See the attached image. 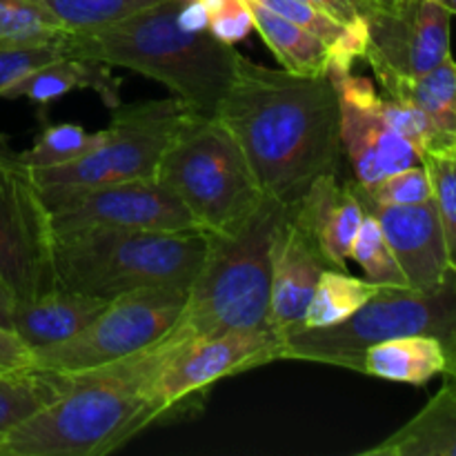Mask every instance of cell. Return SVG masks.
Segmentation results:
<instances>
[{
    "instance_id": "7402d4cb",
    "label": "cell",
    "mask_w": 456,
    "mask_h": 456,
    "mask_svg": "<svg viewBox=\"0 0 456 456\" xmlns=\"http://www.w3.org/2000/svg\"><path fill=\"white\" fill-rule=\"evenodd\" d=\"M245 3L252 12L254 31H258V36L265 40L283 69L303 76L328 74L332 53L314 34L301 29L256 0H245Z\"/></svg>"
},
{
    "instance_id": "d6986e66",
    "label": "cell",
    "mask_w": 456,
    "mask_h": 456,
    "mask_svg": "<svg viewBox=\"0 0 456 456\" xmlns=\"http://www.w3.org/2000/svg\"><path fill=\"white\" fill-rule=\"evenodd\" d=\"M74 89H94L110 110L120 105V80L111 74V67L92 58L74 56H61L38 67L9 87L3 98H29L38 105H49Z\"/></svg>"
},
{
    "instance_id": "7a4b0ae2",
    "label": "cell",
    "mask_w": 456,
    "mask_h": 456,
    "mask_svg": "<svg viewBox=\"0 0 456 456\" xmlns=\"http://www.w3.org/2000/svg\"><path fill=\"white\" fill-rule=\"evenodd\" d=\"M172 350L160 343L132 356L62 374L61 396L18 423L0 456H102L160 421L156 379Z\"/></svg>"
},
{
    "instance_id": "2e32d148",
    "label": "cell",
    "mask_w": 456,
    "mask_h": 456,
    "mask_svg": "<svg viewBox=\"0 0 456 456\" xmlns=\"http://www.w3.org/2000/svg\"><path fill=\"white\" fill-rule=\"evenodd\" d=\"M330 261L292 208L285 209L272 240L270 328L285 334L305 319L321 274Z\"/></svg>"
},
{
    "instance_id": "b9f144b4",
    "label": "cell",
    "mask_w": 456,
    "mask_h": 456,
    "mask_svg": "<svg viewBox=\"0 0 456 456\" xmlns=\"http://www.w3.org/2000/svg\"><path fill=\"white\" fill-rule=\"evenodd\" d=\"M445 377H452V379H456V361L452 365H450V370H448V374H445Z\"/></svg>"
},
{
    "instance_id": "83f0119b",
    "label": "cell",
    "mask_w": 456,
    "mask_h": 456,
    "mask_svg": "<svg viewBox=\"0 0 456 456\" xmlns=\"http://www.w3.org/2000/svg\"><path fill=\"white\" fill-rule=\"evenodd\" d=\"M67 34H94L163 0H38Z\"/></svg>"
},
{
    "instance_id": "ac0fdd59",
    "label": "cell",
    "mask_w": 456,
    "mask_h": 456,
    "mask_svg": "<svg viewBox=\"0 0 456 456\" xmlns=\"http://www.w3.org/2000/svg\"><path fill=\"white\" fill-rule=\"evenodd\" d=\"M105 305V298L53 288L43 297L16 301L12 330L34 352L78 334L101 314Z\"/></svg>"
},
{
    "instance_id": "f546056e",
    "label": "cell",
    "mask_w": 456,
    "mask_h": 456,
    "mask_svg": "<svg viewBox=\"0 0 456 456\" xmlns=\"http://www.w3.org/2000/svg\"><path fill=\"white\" fill-rule=\"evenodd\" d=\"M350 258L365 272V279L379 285H401L410 288L403 270L396 263L395 252L372 214L365 212L361 230L352 243Z\"/></svg>"
},
{
    "instance_id": "484cf974",
    "label": "cell",
    "mask_w": 456,
    "mask_h": 456,
    "mask_svg": "<svg viewBox=\"0 0 456 456\" xmlns=\"http://www.w3.org/2000/svg\"><path fill=\"white\" fill-rule=\"evenodd\" d=\"M381 285L368 279H356L346 270H325L316 283L312 301L307 305L305 328H330L350 319L356 310L365 305Z\"/></svg>"
},
{
    "instance_id": "9c48e42d",
    "label": "cell",
    "mask_w": 456,
    "mask_h": 456,
    "mask_svg": "<svg viewBox=\"0 0 456 456\" xmlns=\"http://www.w3.org/2000/svg\"><path fill=\"white\" fill-rule=\"evenodd\" d=\"M190 288H142L107 301L78 334L34 350V370L74 374L156 346L185 310Z\"/></svg>"
},
{
    "instance_id": "9a60e30c",
    "label": "cell",
    "mask_w": 456,
    "mask_h": 456,
    "mask_svg": "<svg viewBox=\"0 0 456 456\" xmlns=\"http://www.w3.org/2000/svg\"><path fill=\"white\" fill-rule=\"evenodd\" d=\"M350 185L363 212L372 214L381 225L410 288L428 289L439 285L452 265L435 200L430 199L414 205H381L368 199L356 181H350Z\"/></svg>"
},
{
    "instance_id": "1f68e13d",
    "label": "cell",
    "mask_w": 456,
    "mask_h": 456,
    "mask_svg": "<svg viewBox=\"0 0 456 456\" xmlns=\"http://www.w3.org/2000/svg\"><path fill=\"white\" fill-rule=\"evenodd\" d=\"M432 181V200L444 227L445 248L456 270V159L448 154H428L423 159Z\"/></svg>"
},
{
    "instance_id": "6da1fadb",
    "label": "cell",
    "mask_w": 456,
    "mask_h": 456,
    "mask_svg": "<svg viewBox=\"0 0 456 456\" xmlns=\"http://www.w3.org/2000/svg\"><path fill=\"white\" fill-rule=\"evenodd\" d=\"M263 194L292 208L341 167V107L330 74L272 69L240 53L218 110Z\"/></svg>"
},
{
    "instance_id": "30bf717a",
    "label": "cell",
    "mask_w": 456,
    "mask_h": 456,
    "mask_svg": "<svg viewBox=\"0 0 456 456\" xmlns=\"http://www.w3.org/2000/svg\"><path fill=\"white\" fill-rule=\"evenodd\" d=\"M0 283L16 301L56 288L53 227L43 191L20 151L0 136Z\"/></svg>"
},
{
    "instance_id": "ffe728a7",
    "label": "cell",
    "mask_w": 456,
    "mask_h": 456,
    "mask_svg": "<svg viewBox=\"0 0 456 456\" xmlns=\"http://www.w3.org/2000/svg\"><path fill=\"white\" fill-rule=\"evenodd\" d=\"M363 456H456V379L445 377L444 387L405 426Z\"/></svg>"
},
{
    "instance_id": "d4e9b609",
    "label": "cell",
    "mask_w": 456,
    "mask_h": 456,
    "mask_svg": "<svg viewBox=\"0 0 456 456\" xmlns=\"http://www.w3.org/2000/svg\"><path fill=\"white\" fill-rule=\"evenodd\" d=\"M65 377L43 370L0 372V441L25 419L61 396Z\"/></svg>"
},
{
    "instance_id": "836d02e7",
    "label": "cell",
    "mask_w": 456,
    "mask_h": 456,
    "mask_svg": "<svg viewBox=\"0 0 456 456\" xmlns=\"http://www.w3.org/2000/svg\"><path fill=\"white\" fill-rule=\"evenodd\" d=\"M208 9L209 31L225 45H239L254 31V18L245 0H200Z\"/></svg>"
},
{
    "instance_id": "f35d334b",
    "label": "cell",
    "mask_w": 456,
    "mask_h": 456,
    "mask_svg": "<svg viewBox=\"0 0 456 456\" xmlns=\"http://www.w3.org/2000/svg\"><path fill=\"white\" fill-rule=\"evenodd\" d=\"M13 305H16V297H13V292L7 288V285L0 283V328L12 330Z\"/></svg>"
},
{
    "instance_id": "603a6c76",
    "label": "cell",
    "mask_w": 456,
    "mask_h": 456,
    "mask_svg": "<svg viewBox=\"0 0 456 456\" xmlns=\"http://www.w3.org/2000/svg\"><path fill=\"white\" fill-rule=\"evenodd\" d=\"M387 98L419 107L448 141L456 136V61L445 58L441 65L417 78H399L381 85Z\"/></svg>"
},
{
    "instance_id": "8992f818",
    "label": "cell",
    "mask_w": 456,
    "mask_h": 456,
    "mask_svg": "<svg viewBox=\"0 0 456 456\" xmlns=\"http://www.w3.org/2000/svg\"><path fill=\"white\" fill-rule=\"evenodd\" d=\"M417 334L444 343L450 370L456 361V270L428 289L381 285L350 319L330 328L297 325L288 330L283 361H312L363 372V354L370 346Z\"/></svg>"
},
{
    "instance_id": "4dcf8cb0",
    "label": "cell",
    "mask_w": 456,
    "mask_h": 456,
    "mask_svg": "<svg viewBox=\"0 0 456 456\" xmlns=\"http://www.w3.org/2000/svg\"><path fill=\"white\" fill-rule=\"evenodd\" d=\"M381 114L399 136H403L405 141L417 147L423 159L428 154H444L452 145V141H448L435 127V123L419 107L410 105V102L381 96Z\"/></svg>"
},
{
    "instance_id": "8fae6325",
    "label": "cell",
    "mask_w": 456,
    "mask_h": 456,
    "mask_svg": "<svg viewBox=\"0 0 456 456\" xmlns=\"http://www.w3.org/2000/svg\"><path fill=\"white\" fill-rule=\"evenodd\" d=\"M40 191L52 216L53 234L87 227L199 230L181 200L169 194L156 178Z\"/></svg>"
},
{
    "instance_id": "4316f807",
    "label": "cell",
    "mask_w": 456,
    "mask_h": 456,
    "mask_svg": "<svg viewBox=\"0 0 456 456\" xmlns=\"http://www.w3.org/2000/svg\"><path fill=\"white\" fill-rule=\"evenodd\" d=\"M65 36L38 0H0V49L62 45Z\"/></svg>"
},
{
    "instance_id": "e575fe53",
    "label": "cell",
    "mask_w": 456,
    "mask_h": 456,
    "mask_svg": "<svg viewBox=\"0 0 456 456\" xmlns=\"http://www.w3.org/2000/svg\"><path fill=\"white\" fill-rule=\"evenodd\" d=\"M65 56L62 45H43V47H20V49H0V98L9 87L25 78L38 67Z\"/></svg>"
},
{
    "instance_id": "d6a6232c",
    "label": "cell",
    "mask_w": 456,
    "mask_h": 456,
    "mask_svg": "<svg viewBox=\"0 0 456 456\" xmlns=\"http://www.w3.org/2000/svg\"><path fill=\"white\" fill-rule=\"evenodd\" d=\"M361 190L368 194V199L381 205H414L432 199V181L426 163L399 169L374 185H361Z\"/></svg>"
},
{
    "instance_id": "cb8c5ba5",
    "label": "cell",
    "mask_w": 456,
    "mask_h": 456,
    "mask_svg": "<svg viewBox=\"0 0 456 456\" xmlns=\"http://www.w3.org/2000/svg\"><path fill=\"white\" fill-rule=\"evenodd\" d=\"M301 29L314 34L332 53L330 69H352L354 61L363 58L368 45V27H346L321 12L310 0H256Z\"/></svg>"
},
{
    "instance_id": "f1b7e54d",
    "label": "cell",
    "mask_w": 456,
    "mask_h": 456,
    "mask_svg": "<svg viewBox=\"0 0 456 456\" xmlns=\"http://www.w3.org/2000/svg\"><path fill=\"white\" fill-rule=\"evenodd\" d=\"M101 132H87L80 125L61 123L52 125L45 129L31 150L20 151L22 160L27 163L29 169H49V167H61V165L78 160L87 151L96 147Z\"/></svg>"
},
{
    "instance_id": "44dd1931",
    "label": "cell",
    "mask_w": 456,
    "mask_h": 456,
    "mask_svg": "<svg viewBox=\"0 0 456 456\" xmlns=\"http://www.w3.org/2000/svg\"><path fill=\"white\" fill-rule=\"evenodd\" d=\"M448 372V354L435 337H399L374 343L363 354V372L368 377L395 383L426 386L439 374Z\"/></svg>"
},
{
    "instance_id": "60d3db41",
    "label": "cell",
    "mask_w": 456,
    "mask_h": 456,
    "mask_svg": "<svg viewBox=\"0 0 456 456\" xmlns=\"http://www.w3.org/2000/svg\"><path fill=\"white\" fill-rule=\"evenodd\" d=\"M444 154H448V156H454V159H456V136H454L452 145H450V150H448V151H444Z\"/></svg>"
},
{
    "instance_id": "ba28073f",
    "label": "cell",
    "mask_w": 456,
    "mask_h": 456,
    "mask_svg": "<svg viewBox=\"0 0 456 456\" xmlns=\"http://www.w3.org/2000/svg\"><path fill=\"white\" fill-rule=\"evenodd\" d=\"M110 125L101 129L96 147L78 160L49 169H31L40 190H74L102 183L156 178L165 150L187 116L176 96L114 107Z\"/></svg>"
},
{
    "instance_id": "5b68a950",
    "label": "cell",
    "mask_w": 456,
    "mask_h": 456,
    "mask_svg": "<svg viewBox=\"0 0 456 456\" xmlns=\"http://www.w3.org/2000/svg\"><path fill=\"white\" fill-rule=\"evenodd\" d=\"M203 230H87L53 234L56 288L111 298L142 288H190L208 254Z\"/></svg>"
},
{
    "instance_id": "4fadbf2b",
    "label": "cell",
    "mask_w": 456,
    "mask_h": 456,
    "mask_svg": "<svg viewBox=\"0 0 456 456\" xmlns=\"http://www.w3.org/2000/svg\"><path fill=\"white\" fill-rule=\"evenodd\" d=\"M283 361V334L274 330L227 332L178 346L160 368L156 395L160 419L208 392L218 381Z\"/></svg>"
},
{
    "instance_id": "3957f363",
    "label": "cell",
    "mask_w": 456,
    "mask_h": 456,
    "mask_svg": "<svg viewBox=\"0 0 456 456\" xmlns=\"http://www.w3.org/2000/svg\"><path fill=\"white\" fill-rule=\"evenodd\" d=\"M183 0H163L107 29L67 34L62 53L125 67L163 83L191 114L216 116L234 80L240 53L212 31L178 25Z\"/></svg>"
},
{
    "instance_id": "e0dca14e",
    "label": "cell",
    "mask_w": 456,
    "mask_h": 456,
    "mask_svg": "<svg viewBox=\"0 0 456 456\" xmlns=\"http://www.w3.org/2000/svg\"><path fill=\"white\" fill-rule=\"evenodd\" d=\"M292 209L314 236L330 265L347 272L352 243L365 216L350 181L341 183L338 174L321 176Z\"/></svg>"
},
{
    "instance_id": "d590c367",
    "label": "cell",
    "mask_w": 456,
    "mask_h": 456,
    "mask_svg": "<svg viewBox=\"0 0 456 456\" xmlns=\"http://www.w3.org/2000/svg\"><path fill=\"white\" fill-rule=\"evenodd\" d=\"M34 370V352L20 341L16 332L0 328V372Z\"/></svg>"
},
{
    "instance_id": "8d00e7d4",
    "label": "cell",
    "mask_w": 456,
    "mask_h": 456,
    "mask_svg": "<svg viewBox=\"0 0 456 456\" xmlns=\"http://www.w3.org/2000/svg\"><path fill=\"white\" fill-rule=\"evenodd\" d=\"M312 4L346 27H363L365 13L374 7L377 0H310Z\"/></svg>"
},
{
    "instance_id": "74e56055",
    "label": "cell",
    "mask_w": 456,
    "mask_h": 456,
    "mask_svg": "<svg viewBox=\"0 0 456 456\" xmlns=\"http://www.w3.org/2000/svg\"><path fill=\"white\" fill-rule=\"evenodd\" d=\"M178 25L187 31H194V34L209 31L208 9L203 7L200 0H183L181 9H178Z\"/></svg>"
},
{
    "instance_id": "52a82bcc",
    "label": "cell",
    "mask_w": 456,
    "mask_h": 456,
    "mask_svg": "<svg viewBox=\"0 0 456 456\" xmlns=\"http://www.w3.org/2000/svg\"><path fill=\"white\" fill-rule=\"evenodd\" d=\"M156 181L208 234L239 227L263 199L243 150L218 116H187L160 159Z\"/></svg>"
},
{
    "instance_id": "ab89813d",
    "label": "cell",
    "mask_w": 456,
    "mask_h": 456,
    "mask_svg": "<svg viewBox=\"0 0 456 456\" xmlns=\"http://www.w3.org/2000/svg\"><path fill=\"white\" fill-rule=\"evenodd\" d=\"M441 4H444L445 9H448L450 13H452V16H456V0H439Z\"/></svg>"
},
{
    "instance_id": "277c9868",
    "label": "cell",
    "mask_w": 456,
    "mask_h": 456,
    "mask_svg": "<svg viewBox=\"0 0 456 456\" xmlns=\"http://www.w3.org/2000/svg\"><path fill=\"white\" fill-rule=\"evenodd\" d=\"M288 205L263 194L239 227L208 234V254L185 310L160 346H178L227 332H256L270 328L272 240Z\"/></svg>"
},
{
    "instance_id": "5bb4252c",
    "label": "cell",
    "mask_w": 456,
    "mask_h": 456,
    "mask_svg": "<svg viewBox=\"0 0 456 456\" xmlns=\"http://www.w3.org/2000/svg\"><path fill=\"white\" fill-rule=\"evenodd\" d=\"M341 107V147L361 185H374L381 178L423 163L412 142L395 132L381 114V94L370 78L352 69H330Z\"/></svg>"
},
{
    "instance_id": "7c38bea8",
    "label": "cell",
    "mask_w": 456,
    "mask_h": 456,
    "mask_svg": "<svg viewBox=\"0 0 456 456\" xmlns=\"http://www.w3.org/2000/svg\"><path fill=\"white\" fill-rule=\"evenodd\" d=\"M452 13L439 0H377L365 13L370 62L381 85L417 78L452 56Z\"/></svg>"
}]
</instances>
